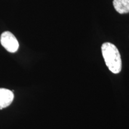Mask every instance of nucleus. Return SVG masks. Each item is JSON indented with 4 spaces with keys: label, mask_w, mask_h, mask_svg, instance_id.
I'll return each mask as SVG.
<instances>
[{
    "label": "nucleus",
    "mask_w": 129,
    "mask_h": 129,
    "mask_svg": "<svg viewBox=\"0 0 129 129\" xmlns=\"http://www.w3.org/2000/svg\"><path fill=\"white\" fill-rule=\"evenodd\" d=\"M101 49L105 64L109 71L114 74L120 73L122 69V62L117 47L107 42L102 44Z\"/></svg>",
    "instance_id": "nucleus-1"
},
{
    "label": "nucleus",
    "mask_w": 129,
    "mask_h": 129,
    "mask_svg": "<svg viewBox=\"0 0 129 129\" xmlns=\"http://www.w3.org/2000/svg\"><path fill=\"white\" fill-rule=\"evenodd\" d=\"M113 6L120 14L129 13V0H114Z\"/></svg>",
    "instance_id": "nucleus-4"
},
{
    "label": "nucleus",
    "mask_w": 129,
    "mask_h": 129,
    "mask_svg": "<svg viewBox=\"0 0 129 129\" xmlns=\"http://www.w3.org/2000/svg\"><path fill=\"white\" fill-rule=\"evenodd\" d=\"M1 44L10 53H15L18 50L19 44L15 36L9 31L4 32L0 38Z\"/></svg>",
    "instance_id": "nucleus-2"
},
{
    "label": "nucleus",
    "mask_w": 129,
    "mask_h": 129,
    "mask_svg": "<svg viewBox=\"0 0 129 129\" xmlns=\"http://www.w3.org/2000/svg\"><path fill=\"white\" fill-rule=\"evenodd\" d=\"M14 99V94L6 88H0V109L7 107L12 104Z\"/></svg>",
    "instance_id": "nucleus-3"
}]
</instances>
